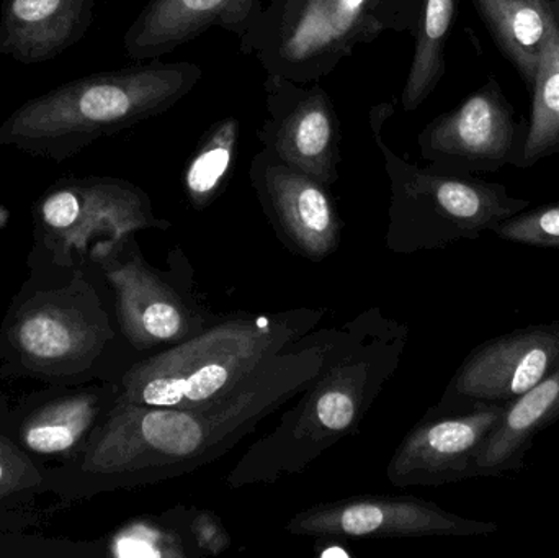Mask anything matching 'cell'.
<instances>
[{
    "mask_svg": "<svg viewBox=\"0 0 559 558\" xmlns=\"http://www.w3.org/2000/svg\"><path fill=\"white\" fill-rule=\"evenodd\" d=\"M377 313L316 328L210 405L159 408L118 399L78 459L46 467L49 495L71 504L163 484L219 461L352 349Z\"/></svg>",
    "mask_w": 559,
    "mask_h": 558,
    "instance_id": "1",
    "label": "cell"
},
{
    "mask_svg": "<svg viewBox=\"0 0 559 558\" xmlns=\"http://www.w3.org/2000/svg\"><path fill=\"white\" fill-rule=\"evenodd\" d=\"M28 278L0 324V380L118 382L134 363L114 298L94 265L26 262ZM134 353V351H133Z\"/></svg>",
    "mask_w": 559,
    "mask_h": 558,
    "instance_id": "2",
    "label": "cell"
},
{
    "mask_svg": "<svg viewBox=\"0 0 559 558\" xmlns=\"http://www.w3.org/2000/svg\"><path fill=\"white\" fill-rule=\"evenodd\" d=\"M407 341V324L378 310L367 334L298 396L269 435L249 446L226 485L241 490L302 474L332 446L358 432L400 369Z\"/></svg>",
    "mask_w": 559,
    "mask_h": 558,
    "instance_id": "3",
    "label": "cell"
},
{
    "mask_svg": "<svg viewBox=\"0 0 559 558\" xmlns=\"http://www.w3.org/2000/svg\"><path fill=\"white\" fill-rule=\"evenodd\" d=\"M202 78L195 62L151 59L74 79L20 105L0 124V146L64 163L100 138L166 114Z\"/></svg>",
    "mask_w": 559,
    "mask_h": 558,
    "instance_id": "4",
    "label": "cell"
},
{
    "mask_svg": "<svg viewBox=\"0 0 559 558\" xmlns=\"http://www.w3.org/2000/svg\"><path fill=\"white\" fill-rule=\"evenodd\" d=\"M324 314V308L233 314L134 360L121 376L118 399L159 408L210 405L321 327Z\"/></svg>",
    "mask_w": 559,
    "mask_h": 558,
    "instance_id": "5",
    "label": "cell"
},
{
    "mask_svg": "<svg viewBox=\"0 0 559 558\" xmlns=\"http://www.w3.org/2000/svg\"><path fill=\"white\" fill-rule=\"evenodd\" d=\"M420 9L423 0H271L239 48L267 74L308 84L386 33L414 36Z\"/></svg>",
    "mask_w": 559,
    "mask_h": 558,
    "instance_id": "6",
    "label": "cell"
},
{
    "mask_svg": "<svg viewBox=\"0 0 559 558\" xmlns=\"http://www.w3.org/2000/svg\"><path fill=\"white\" fill-rule=\"evenodd\" d=\"M394 115L390 102L370 111L374 144L390 180L386 248L396 254L442 249L462 239H478L496 225L528 209L531 202L511 195L502 183L476 176L419 167L391 150L384 124Z\"/></svg>",
    "mask_w": 559,
    "mask_h": 558,
    "instance_id": "7",
    "label": "cell"
},
{
    "mask_svg": "<svg viewBox=\"0 0 559 558\" xmlns=\"http://www.w3.org/2000/svg\"><path fill=\"white\" fill-rule=\"evenodd\" d=\"M28 261L72 268L85 264L95 245L123 242L138 231L173 226L154 213L151 197L118 177H62L33 205Z\"/></svg>",
    "mask_w": 559,
    "mask_h": 558,
    "instance_id": "8",
    "label": "cell"
},
{
    "mask_svg": "<svg viewBox=\"0 0 559 558\" xmlns=\"http://www.w3.org/2000/svg\"><path fill=\"white\" fill-rule=\"evenodd\" d=\"M87 262L110 288L118 327L134 353L176 346L212 324L190 295L144 261L134 236L98 242Z\"/></svg>",
    "mask_w": 559,
    "mask_h": 558,
    "instance_id": "9",
    "label": "cell"
},
{
    "mask_svg": "<svg viewBox=\"0 0 559 558\" xmlns=\"http://www.w3.org/2000/svg\"><path fill=\"white\" fill-rule=\"evenodd\" d=\"M527 128L515 118L495 78L459 107L433 118L417 136L420 156L433 169L476 176L519 167Z\"/></svg>",
    "mask_w": 559,
    "mask_h": 558,
    "instance_id": "10",
    "label": "cell"
},
{
    "mask_svg": "<svg viewBox=\"0 0 559 558\" xmlns=\"http://www.w3.org/2000/svg\"><path fill=\"white\" fill-rule=\"evenodd\" d=\"M120 396L118 382L46 385L10 403L0 396V429L45 467L74 461Z\"/></svg>",
    "mask_w": 559,
    "mask_h": 558,
    "instance_id": "11",
    "label": "cell"
},
{
    "mask_svg": "<svg viewBox=\"0 0 559 558\" xmlns=\"http://www.w3.org/2000/svg\"><path fill=\"white\" fill-rule=\"evenodd\" d=\"M501 527L472 520L414 497L360 495L319 503L295 514L286 524L293 536L403 539V537L492 536Z\"/></svg>",
    "mask_w": 559,
    "mask_h": 558,
    "instance_id": "12",
    "label": "cell"
},
{
    "mask_svg": "<svg viewBox=\"0 0 559 558\" xmlns=\"http://www.w3.org/2000/svg\"><path fill=\"white\" fill-rule=\"evenodd\" d=\"M559 369V321L528 324L476 346L433 408L504 405Z\"/></svg>",
    "mask_w": 559,
    "mask_h": 558,
    "instance_id": "13",
    "label": "cell"
},
{
    "mask_svg": "<svg viewBox=\"0 0 559 558\" xmlns=\"http://www.w3.org/2000/svg\"><path fill=\"white\" fill-rule=\"evenodd\" d=\"M267 118L259 128L262 150L331 189L338 180L341 123L334 102L318 82L302 87L283 75L264 81Z\"/></svg>",
    "mask_w": 559,
    "mask_h": 558,
    "instance_id": "14",
    "label": "cell"
},
{
    "mask_svg": "<svg viewBox=\"0 0 559 558\" xmlns=\"http://www.w3.org/2000/svg\"><path fill=\"white\" fill-rule=\"evenodd\" d=\"M504 409L483 403L456 409L432 406L397 446L388 464V480L396 488L473 480L476 458Z\"/></svg>",
    "mask_w": 559,
    "mask_h": 558,
    "instance_id": "15",
    "label": "cell"
},
{
    "mask_svg": "<svg viewBox=\"0 0 559 558\" xmlns=\"http://www.w3.org/2000/svg\"><path fill=\"white\" fill-rule=\"evenodd\" d=\"M252 189L277 235L309 261H324L341 242L342 223L329 187L261 150L249 167Z\"/></svg>",
    "mask_w": 559,
    "mask_h": 558,
    "instance_id": "16",
    "label": "cell"
},
{
    "mask_svg": "<svg viewBox=\"0 0 559 558\" xmlns=\"http://www.w3.org/2000/svg\"><path fill=\"white\" fill-rule=\"evenodd\" d=\"M262 10V0H150L128 26L123 49L134 61H151L212 28L226 29L239 39Z\"/></svg>",
    "mask_w": 559,
    "mask_h": 558,
    "instance_id": "17",
    "label": "cell"
},
{
    "mask_svg": "<svg viewBox=\"0 0 559 558\" xmlns=\"http://www.w3.org/2000/svg\"><path fill=\"white\" fill-rule=\"evenodd\" d=\"M95 3L97 0H3L0 55L22 64L58 58L87 35Z\"/></svg>",
    "mask_w": 559,
    "mask_h": 558,
    "instance_id": "18",
    "label": "cell"
},
{
    "mask_svg": "<svg viewBox=\"0 0 559 558\" xmlns=\"http://www.w3.org/2000/svg\"><path fill=\"white\" fill-rule=\"evenodd\" d=\"M559 422V369L506 406L473 465V478L504 477L525 468L535 438Z\"/></svg>",
    "mask_w": 559,
    "mask_h": 558,
    "instance_id": "19",
    "label": "cell"
},
{
    "mask_svg": "<svg viewBox=\"0 0 559 558\" xmlns=\"http://www.w3.org/2000/svg\"><path fill=\"white\" fill-rule=\"evenodd\" d=\"M545 23L544 49L521 169L559 153V0H532Z\"/></svg>",
    "mask_w": 559,
    "mask_h": 558,
    "instance_id": "20",
    "label": "cell"
},
{
    "mask_svg": "<svg viewBox=\"0 0 559 558\" xmlns=\"http://www.w3.org/2000/svg\"><path fill=\"white\" fill-rule=\"evenodd\" d=\"M492 41L534 94L544 49L545 23L532 0H472Z\"/></svg>",
    "mask_w": 559,
    "mask_h": 558,
    "instance_id": "21",
    "label": "cell"
},
{
    "mask_svg": "<svg viewBox=\"0 0 559 558\" xmlns=\"http://www.w3.org/2000/svg\"><path fill=\"white\" fill-rule=\"evenodd\" d=\"M459 0H423L416 48L401 94L403 111H414L430 97L447 71L445 46L455 22Z\"/></svg>",
    "mask_w": 559,
    "mask_h": 558,
    "instance_id": "22",
    "label": "cell"
},
{
    "mask_svg": "<svg viewBox=\"0 0 559 558\" xmlns=\"http://www.w3.org/2000/svg\"><path fill=\"white\" fill-rule=\"evenodd\" d=\"M241 121L226 117L213 123L197 144L183 170V189L193 209H209L228 183L239 153Z\"/></svg>",
    "mask_w": 559,
    "mask_h": 558,
    "instance_id": "23",
    "label": "cell"
},
{
    "mask_svg": "<svg viewBox=\"0 0 559 558\" xmlns=\"http://www.w3.org/2000/svg\"><path fill=\"white\" fill-rule=\"evenodd\" d=\"M190 508H174L163 517L134 518L111 534L105 556L118 558L200 557L189 527Z\"/></svg>",
    "mask_w": 559,
    "mask_h": 558,
    "instance_id": "24",
    "label": "cell"
},
{
    "mask_svg": "<svg viewBox=\"0 0 559 558\" xmlns=\"http://www.w3.org/2000/svg\"><path fill=\"white\" fill-rule=\"evenodd\" d=\"M49 495L45 465L23 452L0 429V521L43 524L52 517L39 498Z\"/></svg>",
    "mask_w": 559,
    "mask_h": 558,
    "instance_id": "25",
    "label": "cell"
},
{
    "mask_svg": "<svg viewBox=\"0 0 559 558\" xmlns=\"http://www.w3.org/2000/svg\"><path fill=\"white\" fill-rule=\"evenodd\" d=\"M29 521H0V558H64L105 556L100 544L71 543L35 533Z\"/></svg>",
    "mask_w": 559,
    "mask_h": 558,
    "instance_id": "26",
    "label": "cell"
},
{
    "mask_svg": "<svg viewBox=\"0 0 559 558\" xmlns=\"http://www.w3.org/2000/svg\"><path fill=\"white\" fill-rule=\"evenodd\" d=\"M491 233L514 245L559 249V202L522 210L496 225Z\"/></svg>",
    "mask_w": 559,
    "mask_h": 558,
    "instance_id": "27",
    "label": "cell"
},
{
    "mask_svg": "<svg viewBox=\"0 0 559 558\" xmlns=\"http://www.w3.org/2000/svg\"><path fill=\"white\" fill-rule=\"evenodd\" d=\"M190 534L202 556L218 557L231 547V536L218 514L190 508Z\"/></svg>",
    "mask_w": 559,
    "mask_h": 558,
    "instance_id": "28",
    "label": "cell"
}]
</instances>
